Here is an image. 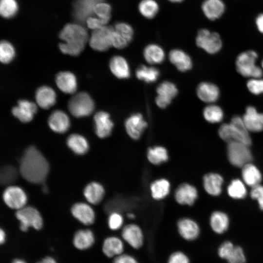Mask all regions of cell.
<instances>
[{
    "mask_svg": "<svg viewBox=\"0 0 263 263\" xmlns=\"http://www.w3.org/2000/svg\"><path fill=\"white\" fill-rule=\"evenodd\" d=\"M49 170L47 160L35 147L30 146L25 150L20 161L19 172L26 180L43 184Z\"/></svg>",
    "mask_w": 263,
    "mask_h": 263,
    "instance_id": "6da1fadb",
    "label": "cell"
},
{
    "mask_svg": "<svg viewBox=\"0 0 263 263\" xmlns=\"http://www.w3.org/2000/svg\"><path fill=\"white\" fill-rule=\"evenodd\" d=\"M59 38L64 41L59 44L60 51L64 54L76 56L84 49L88 35L86 29L82 26L69 23L61 30Z\"/></svg>",
    "mask_w": 263,
    "mask_h": 263,
    "instance_id": "7a4b0ae2",
    "label": "cell"
},
{
    "mask_svg": "<svg viewBox=\"0 0 263 263\" xmlns=\"http://www.w3.org/2000/svg\"><path fill=\"white\" fill-rule=\"evenodd\" d=\"M218 134L224 141L229 143L239 142L250 146L252 140L242 117L234 116L229 123H224L220 127Z\"/></svg>",
    "mask_w": 263,
    "mask_h": 263,
    "instance_id": "3957f363",
    "label": "cell"
},
{
    "mask_svg": "<svg viewBox=\"0 0 263 263\" xmlns=\"http://www.w3.org/2000/svg\"><path fill=\"white\" fill-rule=\"evenodd\" d=\"M257 53L253 50L243 52L240 54L236 60L237 71L244 77L252 78L261 77L263 69L256 65Z\"/></svg>",
    "mask_w": 263,
    "mask_h": 263,
    "instance_id": "277c9868",
    "label": "cell"
},
{
    "mask_svg": "<svg viewBox=\"0 0 263 263\" xmlns=\"http://www.w3.org/2000/svg\"><path fill=\"white\" fill-rule=\"evenodd\" d=\"M244 143L232 141L227 143V155L229 162L236 167L242 168L250 163L252 159L251 151Z\"/></svg>",
    "mask_w": 263,
    "mask_h": 263,
    "instance_id": "5b68a950",
    "label": "cell"
},
{
    "mask_svg": "<svg viewBox=\"0 0 263 263\" xmlns=\"http://www.w3.org/2000/svg\"><path fill=\"white\" fill-rule=\"evenodd\" d=\"M94 102L90 96L85 92L75 95L69 101V110L76 117L90 115L94 110Z\"/></svg>",
    "mask_w": 263,
    "mask_h": 263,
    "instance_id": "8992f818",
    "label": "cell"
},
{
    "mask_svg": "<svg viewBox=\"0 0 263 263\" xmlns=\"http://www.w3.org/2000/svg\"><path fill=\"white\" fill-rule=\"evenodd\" d=\"M196 44L209 54L218 53L222 47V39L219 34L205 28L198 31Z\"/></svg>",
    "mask_w": 263,
    "mask_h": 263,
    "instance_id": "52a82bcc",
    "label": "cell"
},
{
    "mask_svg": "<svg viewBox=\"0 0 263 263\" xmlns=\"http://www.w3.org/2000/svg\"><path fill=\"white\" fill-rule=\"evenodd\" d=\"M17 218L20 222V229L26 231L29 227H32L40 229L43 225V220L38 211L31 206H25L19 209L16 213Z\"/></svg>",
    "mask_w": 263,
    "mask_h": 263,
    "instance_id": "ba28073f",
    "label": "cell"
},
{
    "mask_svg": "<svg viewBox=\"0 0 263 263\" xmlns=\"http://www.w3.org/2000/svg\"><path fill=\"white\" fill-rule=\"evenodd\" d=\"M114 28L104 26L93 30L89 40L90 46L98 51H106L112 46V34Z\"/></svg>",
    "mask_w": 263,
    "mask_h": 263,
    "instance_id": "9c48e42d",
    "label": "cell"
},
{
    "mask_svg": "<svg viewBox=\"0 0 263 263\" xmlns=\"http://www.w3.org/2000/svg\"><path fill=\"white\" fill-rule=\"evenodd\" d=\"M3 200L9 207L17 210L24 207L27 197L24 191L17 186L8 187L3 191Z\"/></svg>",
    "mask_w": 263,
    "mask_h": 263,
    "instance_id": "30bf717a",
    "label": "cell"
},
{
    "mask_svg": "<svg viewBox=\"0 0 263 263\" xmlns=\"http://www.w3.org/2000/svg\"><path fill=\"white\" fill-rule=\"evenodd\" d=\"M157 95L155 103L160 108H165L172 99L178 94V89L175 84L169 81H164L160 83L156 89Z\"/></svg>",
    "mask_w": 263,
    "mask_h": 263,
    "instance_id": "8fae6325",
    "label": "cell"
},
{
    "mask_svg": "<svg viewBox=\"0 0 263 263\" xmlns=\"http://www.w3.org/2000/svg\"><path fill=\"white\" fill-rule=\"evenodd\" d=\"M148 123L143 119L141 113H134L129 117L125 121V127L127 133L132 139L140 138Z\"/></svg>",
    "mask_w": 263,
    "mask_h": 263,
    "instance_id": "7c38bea8",
    "label": "cell"
},
{
    "mask_svg": "<svg viewBox=\"0 0 263 263\" xmlns=\"http://www.w3.org/2000/svg\"><path fill=\"white\" fill-rule=\"evenodd\" d=\"M242 118L249 132H258L263 131V113L258 112L254 107L248 106Z\"/></svg>",
    "mask_w": 263,
    "mask_h": 263,
    "instance_id": "4fadbf2b",
    "label": "cell"
},
{
    "mask_svg": "<svg viewBox=\"0 0 263 263\" xmlns=\"http://www.w3.org/2000/svg\"><path fill=\"white\" fill-rule=\"evenodd\" d=\"M198 196V191L195 187L188 183L181 184L174 193L176 201L182 205H193Z\"/></svg>",
    "mask_w": 263,
    "mask_h": 263,
    "instance_id": "5bb4252c",
    "label": "cell"
},
{
    "mask_svg": "<svg viewBox=\"0 0 263 263\" xmlns=\"http://www.w3.org/2000/svg\"><path fill=\"white\" fill-rule=\"evenodd\" d=\"M121 235L124 240L135 249L139 248L143 245V233L140 227L136 224L126 225L122 229Z\"/></svg>",
    "mask_w": 263,
    "mask_h": 263,
    "instance_id": "9a60e30c",
    "label": "cell"
},
{
    "mask_svg": "<svg viewBox=\"0 0 263 263\" xmlns=\"http://www.w3.org/2000/svg\"><path fill=\"white\" fill-rule=\"evenodd\" d=\"M95 132L100 138L108 137L111 133L113 123L108 113L100 111L94 116Z\"/></svg>",
    "mask_w": 263,
    "mask_h": 263,
    "instance_id": "2e32d148",
    "label": "cell"
},
{
    "mask_svg": "<svg viewBox=\"0 0 263 263\" xmlns=\"http://www.w3.org/2000/svg\"><path fill=\"white\" fill-rule=\"evenodd\" d=\"M37 110V107L34 103L20 100L18 101L17 106L13 108L12 112L21 122L27 123L32 120Z\"/></svg>",
    "mask_w": 263,
    "mask_h": 263,
    "instance_id": "e0dca14e",
    "label": "cell"
},
{
    "mask_svg": "<svg viewBox=\"0 0 263 263\" xmlns=\"http://www.w3.org/2000/svg\"><path fill=\"white\" fill-rule=\"evenodd\" d=\"M177 228L181 237L188 241L196 239L200 233V228L197 223L188 218L180 219L177 223Z\"/></svg>",
    "mask_w": 263,
    "mask_h": 263,
    "instance_id": "ac0fdd59",
    "label": "cell"
},
{
    "mask_svg": "<svg viewBox=\"0 0 263 263\" xmlns=\"http://www.w3.org/2000/svg\"><path fill=\"white\" fill-rule=\"evenodd\" d=\"M71 212L77 220L84 225H91L94 221V212L86 203H77L74 204L71 208Z\"/></svg>",
    "mask_w": 263,
    "mask_h": 263,
    "instance_id": "d6986e66",
    "label": "cell"
},
{
    "mask_svg": "<svg viewBox=\"0 0 263 263\" xmlns=\"http://www.w3.org/2000/svg\"><path fill=\"white\" fill-rule=\"evenodd\" d=\"M198 98L202 101L207 103H213L219 97L220 90L215 84L203 82L199 84L196 89Z\"/></svg>",
    "mask_w": 263,
    "mask_h": 263,
    "instance_id": "ffe728a7",
    "label": "cell"
},
{
    "mask_svg": "<svg viewBox=\"0 0 263 263\" xmlns=\"http://www.w3.org/2000/svg\"><path fill=\"white\" fill-rule=\"evenodd\" d=\"M205 16L210 20H215L223 15L225 5L222 0H205L202 4Z\"/></svg>",
    "mask_w": 263,
    "mask_h": 263,
    "instance_id": "44dd1931",
    "label": "cell"
},
{
    "mask_svg": "<svg viewBox=\"0 0 263 263\" xmlns=\"http://www.w3.org/2000/svg\"><path fill=\"white\" fill-rule=\"evenodd\" d=\"M50 129L57 133H64L69 128L70 123L68 116L60 110L54 111L48 119Z\"/></svg>",
    "mask_w": 263,
    "mask_h": 263,
    "instance_id": "7402d4cb",
    "label": "cell"
},
{
    "mask_svg": "<svg viewBox=\"0 0 263 263\" xmlns=\"http://www.w3.org/2000/svg\"><path fill=\"white\" fill-rule=\"evenodd\" d=\"M203 184L205 191L213 196L219 195L222 190L224 179L216 173H209L204 175Z\"/></svg>",
    "mask_w": 263,
    "mask_h": 263,
    "instance_id": "603a6c76",
    "label": "cell"
},
{
    "mask_svg": "<svg viewBox=\"0 0 263 263\" xmlns=\"http://www.w3.org/2000/svg\"><path fill=\"white\" fill-rule=\"evenodd\" d=\"M169 57L170 62L179 71L186 72L192 68V62L190 57L181 50L176 49L171 50Z\"/></svg>",
    "mask_w": 263,
    "mask_h": 263,
    "instance_id": "cb8c5ba5",
    "label": "cell"
},
{
    "mask_svg": "<svg viewBox=\"0 0 263 263\" xmlns=\"http://www.w3.org/2000/svg\"><path fill=\"white\" fill-rule=\"evenodd\" d=\"M56 82L57 87L65 94L74 93L77 88L75 75L70 72H61L56 76Z\"/></svg>",
    "mask_w": 263,
    "mask_h": 263,
    "instance_id": "d4e9b609",
    "label": "cell"
},
{
    "mask_svg": "<svg viewBox=\"0 0 263 263\" xmlns=\"http://www.w3.org/2000/svg\"><path fill=\"white\" fill-rule=\"evenodd\" d=\"M36 100L41 108L48 109L53 106L56 101V94L50 87L43 86L39 87L36 93Z\"/></svg>",
    "mask_w": 263,
    "mask_h": 263,
    "instance_id": "484cf974",
    "label": "cell"
},
{
    "mask_svg": "<svg viewBox=\"0 0 263 263\" xmlns=\"http://www.w3.org/2000/svg\"><path fill=\"white\" fill-rule=\"evenodd\" d=\"M110 68L116 77L120 79L128 78L130 76V69L126 59L120 56H115L110 60Z\"/></svg>",
    "mask_w": 263,
    "mask_h": 263,
    "instance_id": "4316f807",
    "label": "cell"
},
{
    "mask_svg": "<svg viewBox=\"0 0 263 263\" xmlns=\"http://www.w3.org/2000/svg\"><path fill=\"white\" fill-rule=\"evenodd\" d=\"M242 176L245 184L251 188L260 185L262 180L260 171L251 163L242 167Z\"/></svg>",
    "mask_w": 263,
    "mask_h": 263,
    "instance_id": "83f0119b",
    "label": "cell"
},
{
    "mask_svg": "<svg viewBox=\"0 0 263 263\" xmlns=\"http://www.w3.org/2000/svg\"><path fill=\"white\" fill-rule=\"evenodd\" d=\"M105 189L102 185L97 182H92L86 186L84 190V195L91 204H98L103 199Z\"/></svg>",
    "mask_w": 263,
    "mask_h": 263,
    "instance_id": "f1b7e54d",
    "label": "cell"
},
{
    "mask_svg": "<svg viewBox=\"0 0 263 263\" xmlns=\"http://www.w3.org/2000/svg\"><path fill=\"white\" fill-rule=\"evenodd\" d=\"M102 250L108 257H116L123 253L124 244L122 241L115 236L106 238L103 244Z\"/></svg>",
    "mask_w": 263,
    "mask_h": 263,
    "instance_id": "f546056e",
    "label": "cell"
},
{
    "mask_svg": "<svg viewBox=\"0 0 263 263\" xmlns=\"http://www.w3.org/2000/svg\"><path fill=\"white\" fill-rule=\"evenodd\" d=\"M102 0H77L75 5V15L80 19L85 20L94 13L95 5Z\"/></svg>",
    "mask_w": 263,
    "mask_h": 263,
    "instance_id": "4dcf8cb0",
    "label": "cell"
},
{
    "mask_svg": "<svg viewBox=\"0 0 263 263\" xmlns=\"http://www.w3.org/2000/svg\"><path fill=\"white\" fill-rule=\"evenodd\" d=\"M170 184L166 179H157L151 183L150 191L152 197L156 200L166 198L169 193Z\"/></svg>",
    "mask_w": 263,
    "mask_h": 263,
    "instance_id": "1f68e13d",
    "label": "cell"
},
{
    "mask_svg": "<svg viewBox=\"0 0 263 263\" xmlns=\"http://www.w3.org/2000/svg\"><path fill=\"white\" fill-rule=\"evenodd\" d=\"M229 220L226 214L220 211L213 212L210 217V225L212 229L217 234L226 231L229 226Z\"/></svg>",
    "mask_w": 263,
    "mask_h": 263,
    "instance_id": "d6a6232c",
    "label": "cell"
},
{
    "mask_svg": "<svg viewBox=\"0 0 263 263\" xmlns=\"http://www.w3.org/2000/svg\"><path fill=\"white\" fill-rule=\"evenodd\" d=\"M143 55L146 61L150 64L161 63L165 57L163 49L156 44L147 45L144 49Z\"/></svg>",
    "mask_w": 263,
    "mask_h": 263,
    "instance_id": "836d02e7",
    "label": "cell"
},
{
    "mask_svg": "<svg viewBox=\"0 0 263 263\" xmlns=\"http://www.w3.org/2000/svg\"><path fill=\"white\" fill-rule=\"evenodd\" d=\"M94 242L93 233L89 229H82L77 231L73 239L74 246L80 250L86 249L90 247Z\"/></svg>",
    "mask_w": 263,
    "mask_h": 263,
    "instance_id": "e575fe53",
    "label": "cell"
},
{
    "mask_svg": "<svg viewBox=\"0 0 263 263\" xmlns=\"http://www.w3.org/2000/svg\"><path fill=\"white\" fill-rule=\"evenodd\" d=\"M67 144L74 153L78 155L84 154L89 149L87 140L78 134L70 135L67 138Z\"/></svg>",
    "mask_w": 263,
    "mask_h": 263,
    "instance_id": "d590c367",
    "label": "cell"
},
{
    "mask_svg": "<svg viewBox=\"0 0 263 263\" xmlns=\"http://www.w3.org/2000/svg\"><path fill=\"white\" fill-rule=\"evenodd\" d=\"M147 156L149 161L155 165L161 164L169 159L167 150L161 146L150 148L148 150Z\"/></svg>",
    "mask_w": 263,
    "mask_h": 263,
    "instance_id": "8d00e7d4",
    "label": "cell"
},
{
    "mask_svg": "<svg viewBox=\"0 0 263 263\" xmlns=\"http://www.w3.org/2000/svg\"><path fill=\"white\" fill-rule=\"evenodd\" d=\"M159 74V71L157 68L143 65L138 67L135 72L138 79L147 83H152L156 81Z\"/></svg>",
    "mask_w": 263,
    "mask_h": 263,
    "instance_id": "74e56055",
    "label": "cell"
},
{
    "mask_svg": "<svg viewBox=\"0 0 263 263\" xmlns=\"http://www.w3.org/2000/svg\"><path fill=\"white\" fill-rule=\"evenodd\" d=\"M227 192L228 195L233 199L244 198L247 194L245 183L239 179L232 180L227 186Z\"/></svg>",
    "mask_w": 263,
    "mask_h": 263,
    "instance_id": "f35d334b",
    "label": "cell"
},
{
    "mask_svg": "<svg viewBox=\"0 0 263 263\" xmlns=\"http://www.w3.org/2000/svg\"><path fill=\"white\" fill-rule=\"evenodd\" d=\"M203 116L205 120L210 123H217L221 122L224 118V112L218 105L210 104L206 106L203 110Z\"/></svg>",
    "mask_w": 263,
    "mask_h": 263,
    "instance_id": "ab89813d",
    "label": "cell"
},
{
    "mask_svg": "<svg viewBox=\"0 0 263 263\" xmlns=\"http://www.w3.org/2000/svg\"><path fill=\"white\" fill-rule=\"evenodd\" d=\"M138 9L143 17L151 19L158 13L159 6L154 0H142L138 5Z\"/></svg>",
    "mask_w": 263,
    "mask_h": 263,
    "instance_id": "60d3db41",
    "label": "cell"
},
{
    "mask_svg": "<svg viewBox=\"0 0 263 263\" xmlns=\"http://www.w3.org/2000/svg\"><path fill=\"white\" fill-rule=\"evenodd\" d=\"M18 176V172L15 167L5 166L0 170V183L4 186L9 185L15 182Z\"/></svg>",
    "mask_w": 263,
    "mask_h": 263,
    "instance_id": "b9f144b4",
    "label": "cell"
},
{
    "mask_svg": "<svg viewBox=\"0 0 263 263\" xmlns=\"http://www.w3.org/2000/svg\"><path fill=\"white\" fill-rule=\"evenodd\" d=\"M15 52L13 46L8 42L2 41L0 44V60L4 63L10 62L14 58Z\"/></svg>",
    "mask_w": 263,
    "mask_h": 263,
    "instance_id": "7bdbcfd3",
    "label": "cell"
},
{
    "mask_svg": "<svg viewBox=\"0 0 263 263\" xmlns=\"http://www.w3.org/2000/svg\"><path fill=\"white\" fill-rule=\"evenodd\" d=\"M18 10V5L15 0H0V13L5 18L14 16Z\"/></svg>",
    "mask_w": 263,
    "mask_h": 263,
    "instance_id": "ee69618b",
    "label": "cell"
},
{
    "mask_svg": "<svg viewBox=\"0 0 263 263\" xmlns=\"http://www.w3.org/2000/svg\"><path fill=\"white\" fill-rule=\"evenodd\" d=\"M111 7L110 5L103 1L97 3L94 9V13L97 17L110 19Z\"/></svg>",
    "mask_w": 263,
    "mask_h": 263,
    "instance_id": "f6af8a7d",
    "label": "cell"
},
{
    "mask_svg": "<svg viewBox=\"0 0 263 263\" xmlns=\"http://www.w3.org/2000/svg\"><path fill=\"white\" fill-rule=\"evenodd\" d=\"M114 30L127 39L129 42L132 39L133 31L129 24L120 22L117 23L114 28Z\"/></svg>",
    "mask_w": 263,
    "mask_h": 263,
    "instance_id": "bcb514c9",
    "label": "cell"
},
{
    "mask_svg": "<svg viewBox=\"0 0 263 263\" xmlns=\"http://www.w3.org/2000/svg\"><path fill=\"white\" fill-rule=\"evenodd\" d=\"M246 86L252 94L259 95L263 94V78L261 77L250 78L247 82Z\"/></svg>",
    "mask_w": 263,
    "mask_h": 263,
    "instance_id": "7dc6e473",
    "label": "cell"
},
{
    "mask_svg": "<svg viewBox=\"0 0 263 263\" xmlns=\"http://www.w3.org/2000/svg\"><path fill=\"white\" fill-rule=\"evenodd\" d=\"M124 219L122 215L116 211L111 212L108 218V226L113 230L120 229L123 224Z\"/></svg>",
    "mask_w": 263,
    "mask_h": 263,
    "instance_id": "c3c4849f",
    "label": "cell"
},
{
    "mask_svg": "<svg viewBox=\"0 0 263 263\" xmlns=\"http://www.w3.org/2000/svg\"><path fill=\"white\" fill-rule=\"evenodd\" d=\"M226 260L228 263H245V257L242 248L234 246Z\"/></svg>",
    "mask_w": 263,
    "mask_h": 263,
    "instance_id": "681fc988",
    "label": "cell"
},
{
    "mask_svg": "<svg viewBox=\"0 0 263 263\" xmlns=\"http://www.w3.org/2000/svg\"><path fill=\"white\" fill-rule=\"evenodd\" d=\"M109 20L107 19L91 16L86 19V22L88 27L94 30L107 25Z\"/></svg>",
    "mask_w": 263,
    "mask_h": 263,
    "instance_id": "f907efd6",
    "label": "cell"
},
{
    "mask_svg": "<svg viewBox=\"0 0 263 263\" xmlns=\"http://www.w3.org/2000/svg\"><path fill=\"white\" fill-rule=\"evenodd\" d=\"M250 194L253 199L257 200L260 208L263 210V185L260 184L252 187Z\"/></svg>",
    "mask_w": 263,
    "mask_h": 263,
    "instance_id": "816d5d0a",
    "label": "cell"
},
{
    "mask_svg": "<svg viewBox=\"0 0 263 263\" xmlns=\"http://www.w3.org/2000/svg\"><path fill=\"white\" fill-rule=\"evenodd\" d=\"M112 46L118 49H121L126 47L130 43L125 38L122 36L114 29L112 34Z\"/></svg>",
    "mask_w": 263,
    "mask_h": 263,
    "instance_id": "f5cc1de1",
    "label": "cell"
},
{
    "mask_svg": "<svg viewBox=\"0 0 263 263\" xmlns=\"http://www.w3.org/2000/svg\"><path fill=\"white\" fill-rule=\"evenodd\" d=\"M234 247L233 244L229 241L224 242L218 249V255L222 259H227Z\"/></svg>",
    "mask_w": 263,
    "mask_h": 263,
    "instance_id": "db71d44e",
    "label": "cell"
},
{
    "mask_svg": "<svg viewBox=\"0 0 263 263\" xmlns=\"http://www.w3.org/2000/svg\"><path fill=\"white\" fill-rule=\"evenodd\" d=\"M168 263H189V260L184 253L177 251L170 256Z\"/></svg>",
    "mask_w": 263,
    "mask_h": 263,
    "instance_id": "11a10c76",
    "label": "cell"
},
{
    "mask_svg": "<svg viewBox=\"0 0 263 263\" xmlns=\"http://www.w3.org/2000/svg\"><path fill=\"white\" fill-rule=\"evenodd\" d=\"M113 263H138V262L133 257L122 253L115 257Z\"/></svg>",
    "mask_w": 263,
    "mask_h": 263,
    "instance_id": "9f6ffc18",
    "label": "cell"
},
{
    "mask_svg": "<svg viewBox=\"0 0 263 263\" xmlns=\"http://www.w3.org/2000/svg\"><path fill=\"white\" fill-rule=\"evenodd\" d=\"M255 24L258 31L263 34V13L257 16L255 19Z\"/></svg>",
    "mask_w": 263,
    "mask_h": 263,
    "instance_id": "6f0895ef",
    "label": "cell"
},
{
    "mask_svg": "<svg viewBox=\"0 0 263 263\" xmlns=\"http://www.w3.org/2000/svg\"><path fill=\"white\" fill-rule=\"evenodd\" d=\"M38 263H56V262L52 257H46Z\"/></svg>",
    "mask_w": 263,
    "mask_h": 263,
    "instance_id": "680465c9",
    "label": "cell"
},
{
    "mask_svg": "<svg viewBox=\"0 0 263 263\" xmlns=\"http://www.w3.org/2000/svg\"><path fill=\"white\" fill-rule=\"evenodd\" d=\"M5 240V232L2 229L0 231V242L2 244L4 243Z\"/></svg>",
    "mask_w": 263,
    "mask_h": 263,
    "instance_id": "91938a15",
    "label": "cell"
},
{
    "mask_svg": "<svg viewBox=\"0 0 263 263\" xmlns=\"http://www.w3.org/2000/svg\"><path fill=\"white\" fill-rule=\"evenodd\" d=\"M12 263H26V262L21 259H15L13 261Z\"/></svg>",
    "mask_w": 263,
    "mask_h": 263,
    "instance_id": "94428289",
    "label": "cell"
},
{
    "mask_svg": "<svg viewBox=\"0 0 263 263\" xmlns=\"http://www.w3.org/2000/svg\"><path fill=\"white\" fill-rule=\"evenodd\" d=\"M127 216L129 219H133L135 218V215L132 213H129Z\"/></svg>",
    "mask_w": 263,
    "mask_h": 263,
    "instance_id": "6125c7cd",
    "label": "cell"
},
{
    "mask_svg": "<svg viewBox=\"0 0 263 263\" xmlns=\"http://www.w3.org/2000/svg\"><path fill=\"white\" fill-rule=\"evenodd\" d=\"M169 0L172 2H180L182 1L183 0Z\"/></svg>",
    "mask_w": 263,
    "mask_h": 263,
    "instance_id": "be15d7a7",
    "label": "cell"
},
{
    "mask_svg": "<svg viewBox=\"0 0 263 263\" xmlns=\"http://www.w3.org/2000/svg\"><path fill=\"white\" fill-rule=\"evenodd\" d=\"M43 191L44 192H47L48 190H47V188L46 187L43 186Z\"/></svg>",
    "mask_w": 263,
    "mask_h": 263,
    "instance_id": "e7e4bbea",
    "label": "cell"
},
{
    "mask_svg": "<svg viewBox=\"0 0 263 263\" xmlns=\"http://www.w3.org/2000/svg\"><path fill=\"white\" fill-rule=\"evenodd\" d=\"M261 65H262V68L263 70V60H262V61Z\"/></svg>",
    "mask_w": 263,
    "mask_h": 263,
    "instance_id": "03108f58",
    "label": "cell"
}]
</instances>
